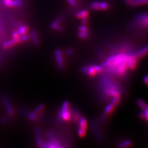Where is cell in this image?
<instances>
[{"label": "cell", "instance_id": "cell-31", "mask_svg": "<svg viewBox=\"0 0 148 148\" xmlns=\"http://www.w3.org/2000/svg\"><path fill=\"white\" fill-rule=\"evenodd\" d=\"M55 30H57V31H58L61 32V31H63L64 30V28H63V27L62 26H61V25H58L57 27L55 28Z\"/></svg>", "mask_w": 148, "mask_h": 148}, {"label": "cell", "instance_id": "cell-38", "mask_svg": "<svg viewBox=\"0 0 148 148\" xmlns=\"http://www.w3.org/2000/svg\"><path fill=\"white\" fill-rule=\"evenodd\" d=\"M129 1V0H125V1L126 2V3H127V2H128Z\"/></svg>", "mask_w": 148, "mask_h": 148}, {"label": "cell", "instance_id": "cell-35", "mask_svg": "<svg viewBox=\"0 0 148 148\" xmlns=\"http://www.w3.org/2000/svg\"><path fill=\"white\" fill-rule=\"evenodd\" d=\"M42 147L44 148H48V147H47V143H42Z\"/></svg>", "mask_w": 148, "mask_h": 148}, {"label": "cell", "instance_id": "cell-12", "mask_svg": "<svg viewBox=\"0 0 148 148\" xmlns=\"http://www.w3.org/2000/svg\"><path fill=\"white\" fill-rule=\"evenodd\" d=\"M4 5L7 7H21L23 5V2L22 0H11L6 2L3 3Z\"/></svg>", "mask_w": 148, "mask_h": 148}, {"label": "cell", "instance_id": "cell-32", "mask_svg": "<svg viewBox=\"0 0 148 148\" xmlns=\"http://www.w3.org/2000/svg\"><path fill=\"white\" fill-rule=\"evenodd\" d=\"M66 52H67V53L69 55H72L73 54V50L71 49H70V48H68L67 49V51H66Z\"/></svg>", "mask_w": 148, "mask_h": 148}, {"label": "cell", "instance_id": "cell-10", "mask_svg": "<svg viewBox=\"0 0 148 148\" xmlns=\"http://www.w3.org/2000/svg\"><path fill=\"white\" fill-rule=\"evenodd\" d=\"M138 61V59L135 54H129L127 61L128 69L131 70H134L137 66Z\"/></svg>", "mask_w": 148, "mask_h": 148}, {"label": "cell", "instance_id": "cell-34", "mask_svg": "<svg viewBox=\"0 0 148 148\" xmlns=\"http://www.w3.org/2000/svg\"><path fill=\"white\" fill-rule=\"evenodd\" d=\"M7 120V118H6V117H3V118L2 119V120H1V122L2 123H6Z\"/></svg>", "mask_w": 148, "mask_h": 148}, {"label": "cell", "instance_id": "cell-9", "mask_svg": "<svg viewBox=\"0 0 148 148\" xmlns=\"http://www.w3.org/2000/svg\"><path fill=\"white\" fill-rule=\"evenodd\" d=\"M137 21L139 26L143 28H148V14L143 13L138 15L137 17Z\"/></svg>", "mask_w": 148, "mask_h": 148}, {"label": "cell", "instance_id": "cell-24", "mask_svg": "<svg viewBox=\"0 0 148 148\" xmlns=\"http://www.w3.org/2000/svg\"><path fill=\"white\" fill-rule=\"evenodd\" d=\"M28 118L31 121H35L37 119V114L35 111L31 112L28 115Z\"/></svg>", "mask_w": 148, "mask_h": 148}, {"label": "cell", "instance_id": "cell-37", "mask_svg": "<svg viewBox=\"0 0 148 148\" xmlns=\"http://www.w3.org/2000/svg\"><path fill=\"white\" fill-rule=\"evenodd\" d=\"M11 1V0H3V3H4V2H8V1Z\"/></svg>", "mask_w": 148, "mask_h": 148}, {"label": "cell", "instance_id": "cell-25", "mask_svg": "<svg viewBox=\"0 0 148 148\" xmlns=\"http://www.w3.org/2000/svg\"><path fill=\"white\" fill-rule=\"evenodd\" d=\"M30 37H31V36L27 34L21 35V36H20V42H25L28 40H29Z\"/></svg>", "mask_w": 148, "mask_h": 148}, {"label": "cell", "instance_id": "cell-1", "mask_svg": "<svg viewBox=\"0 0 148 148\" xmlns=\"http://www.w3.org/2000/svg\"><path fill=\"white\" fill-rule=\"evenodd\" d=\"M129 54L123 52L111 55L104 61L101 66L103 70L114 74L118 77H123L128 71V61Z\"/></svg>", "mask_w": 148, "mask_h": 148}, {"label": "cell", "instance_id": "cell-21", "mask_svg": "<svg viewBox=\"0 0 148 148\" xmlns=\"http://www.w3.org/2000/svg\"><path fill=\"white\" fill-rule=\"evenodd\" d=\"M61 20H62V18H61V17H58V18H57L56 19H55L54 21L51 24V27L52 29L55 30L56 27H57L58 25H60V23H61Z\"/></svg>", "mask_w": 148, "mask_h": 148}, {"label": "cell", "instance_id": "cell-16", "mask_svg": "<svg viewBox=\"0 0 148 148\" xmlns=\"http://www.w3.org/2000/svg\"><path fill=\"white\" fill-rule=\"evenodd\" d=\"M36 142L39 147H42V141L41 137V131L40 128H37L36 129Z\"/></svg>", "mask_w": 148, "mask_h": 148}, {"label": "cell", "instance_id": "cell-30", "mask_svg": "<svg viewBox=\"0 0 148 148\" xmlns=\"http://www.w3.org/2000/svg\"><path fill=\"white\" fill-rule=\"evenodd\" d=\"M88 18H85L81 19V24L83 25H87V24L88 23Z\"/></svg>", "mask_w": 148, "mask_h": 148}, {"label": "cell", "instance_id": "cell-33", "mask_svg": "<svg viewBox=\"0 0 148 148\" xmlns=\"http://www.w3.org/2000/svg\"><path fill=\"white\" fill-rule=\"evenodd\" d=\"M143 81L145 85L148 86V75H147L143 79Z\"/></svg>", "mask_w": 148, "mask_h": 148}, {"label": "cell", "instance_id": "cell-4", "mask_svg": "<svg viewBox=\"0 0 148 148\" xmlns=\"http://www.w3.org/2000/svg\"><path fill=\"white\" fill-rule=\"evenodd\" d=\"M59 118L65 121H69L71 119V114L69 103L67 101H64L63 103L61 111L59 114Z\"/></svg>", "mask_w": 148, "mask_h": 148}, {"label": "cell", "instance_id": "cell-28", "mask_svg": "<svg viewBox=\"0 0 148 148\" xmlns=\"http://www.w3.org/2000/svg\"><path fill=\"white\" fill-rule=\"evenodd\" d=\"M67 3L72 7H76L77 5V1L76 0H67Z\"/></svg>", "mask_w": 148, "mask_h": 148}, {"label": "cell", "instance_id": "cell-11", "mask_svg": "<svg viewBox=\"0 0 148 148\" xmlns=\"http://www.w3.org/2000/svg\"><path fill=\"white\" fill-rule=\"evenodd\" d=\"M3 101L5 107L6 108V110L8 113V114L10 116H13L14 114L13 109L12 107V105L11 104V102L9 101V99L6 95L3 96Z\"/></svg>", "mask_w": 148, "mask_h": 148}, {"label": "cell", "instance_id": "cell-18", "mask_svg": "<svg viewBox=\"0 0 148 148\" xmlns=\"http://www.w3.org/2000/svg\"><path fill=\"white\" fill-rule=\"evenodd\" d=\"M137 104L138 105L139 108H141L142 110L144 111L148 110V105L147 104V103L142 100L141 99H138L137 100Z\"/></svg>", "mask_w": 148, "mask_h": 148}, {"label": "cell", "instance_id": "cell-36", "mask_svg": "<svg viewBox=\"0 0 148 148\" xmlns=\"http://www.w3.org/2000/svg\"><path fill=\"white\" fill-rule=\"evenodd\" d=\"M2 59V55L1 54H0V61H1Z\"/></svg>", "mask_w": 148, "mask_h": 148}, {"label": "cell", "instance_id": "cell-14", "mask_svg": "<svg viewBox=\"0 0 148 148\" xmlns=\"http://www.w3.org/2000/svg\"><path fill=\"white\" fill-rule=\"evenodd\" d=\"M20 42H21L20 39H13L12 40L7 41L6 42H5L3 44V48L5 49H8L11 47H13L15 45L18 44Z\"/></svg>", "mask_w": 148, "mask_h": 148}, {"label": "cell", "instance_id": "cell-15", "mask_svg": "<svg viewBox=\"0 0 148 148\" xmlns=\"http://www.w3.org/2000/svg\"><path fill=\"white\" fill-rule=\"evenodd\" d=\"M127 3L130 6L133 7L140 6L142 5H148V0H129Z\"/></svg>", "mask_w": 148, "mask_h": 148}, {"label": "cell", "instance_id": "cell-6", "mask_svg": "<svg viewBox=\"0 0 148 148\" xmlns=\"http://www.w3.org/2000/svg\"><path fill=\"white\" fill-rule=\"evenodd\" d=\"M121 101V98L120 97H115L112 98L111 101L108 104V105L106 107L104 110V114L105 115H109L111 114L115 109L117 107V105L120 103Z\"/></svg>", "mask_w": 148, "mask_h": 148}, {"label": "cell", "instance_id": "cell-26", "mask_svg": "<svg viewBox=\"0 0 148 148\" xmlns=\"http://www.w3.org/2000/svg\"><path fill=\"white\" fill-rule=\"evenodd\" d=\"M44 109V105H43V104H40V105H39L36 109H35V110H34V111L37 114H39L40 113H41L42 110H43V109Z\"/></svg>", "mask_w": 148, "mask_h": 148}, {"label": "cell", "instance_id": "cell-22", "mask_svg": "<svg viewBox=\"0 0 148 148\" xmlns=\"http://www.w3.org/2000/svg\"><path fill=\"white\" fill-rule=\"evenodd\" d=\"M132 145V142L129 140H127L120 143L119 144V147L120 148H128L131 147Z\"/></svg>", "mask_w": 148, "mask_h": 148}, {"label": "cell", "instance_id": "cell-39", "mask_svg": "<svg viewBox=\"0 0 148 148\" xmlns=\"http://www.w3.org/2000/svg\"><path fill=\"white\" fill-rule=\"evenodd\" d=\"M146 120H147V121H148V117L147 118V119H146Z\"/></svg>", "mask_w": 148, "mask_h": 148}, {"label": "cell", "instance_id": "cell-8", "mask_svg": "<svg viewBox=\"0 0 148 148\" xmlns=\"http://www.w3.org/2000/svg\"><path fill=\"white\" fill-rule=\"evenodd\" d=\"M54 54L55 57V59L57 66L59 69L62 70L64 67V59H63V53L60 49H56L54 52Z\"/></svg>", "mask_w": 148, "mask_h": 148}, {"label": "cell", "instance_id": "cell-17", "mask_svg": "<svg viewBox=\"0 0 148 148\" xmlns=\"http://www.w3.org/2000/svg\"><path fill=\"white\" fill-rule=\"evenodd\" d=\"M76 17L77 19H82L85 18L89 17V12L87 9H82L77 12Z\"/></svg>", "mask_w": 148, "mask_h": 148}, {"label": "cell", "instance_id": "cell-3", "mask_svg": "<svg viewBox=\"0 0 148 148\" xmlns=\"http://www.w3.org/2000/svg\"><path fill=\"white\" fill-rule=\"evenodd\" d=\"M82 71L84 74L87 75L89 77H94L97 74L103 72V67L99 65H90L82 67Z\"/></svg>", "mask_w": 148, "mask_h": 148}, {"label": "cell", "instance_id": "cell-7", "mask_svg": "<svg viewBox=\"0 0 148 148\" xmlns=\"http://www.w3.org/2000/svg\"><path fill=\"white\" fill-rule=\"evenodd\" d=\"M88 123L87 119L85 117H82L79 122V127L77 128V134L81 138H83L86 134Z\"/></svg>", "mask_w": 148, "mask_h": 148}, {"label": "cell", "instance_id": "cell-23", "mask_svg": "<svg viewBox=\"0 0 148 148\" xmlns=\"http://www.w3.org/2000/svg\"><path fill=\"white\" fill-rule=\"evenodd\" d=\"M78 36L83 39H87L88 37H89V34L88 33V32H82V31H79L77 33Z\"/></svg>", "mask_w": 148, "mask_h": 148}, {"label": "cell", "instance_id": "cell-27", "mask_svg": "<svg viewBox=\"0 0 148 148\" xmlns=\"http://www.w3.org/2000/svg\"><path fill=\"white\" fill-rule=\"evenodd\" d=\"M78 30L79 31H82V32H88V27H86V25H81L78 27Z\"/></svg>", "mask_w": 148, "mask_h": 148}, {"label": "cell", "instance_id": "cell-29", "mask_svg": "<svg viewBox=\"0 0 148 148\" xmlns=\"http://www.w3.org/2000/svg\"><path fill=\"white\" fill-rule=\"evenodd\" d=\"M12 39H20V35L18 33V31H14L12 33Z\"/></svg>", "mask_w": 148, "mask_h": 148}, {"label": "cell", "instance_id": "cell-20", "mask_svg": "<svg viewBox=\"0 0 148 148\" xmlns=\"http://www.w3.org/2000/svg\"><path fill=\"white\" fill-rule=\"evenodd\" d=\"M29 28L27 27V25H23L21 26L18 30V33L19 34L20 36L25 35V34H27L28 31H29Z\"/></svg>", "mask_w": 148, "mask_h": 148}, {"label": "cell", "instance_id": "cell-2", "mask_svg": "<svg viewBox=\"0 0 148 148\" xmlns=\"http://www.w3.org/2000/svg\"><path fill=\"white\" fill-rule=\"evenodd\" d=\"M103 92L108 98H113L115 97H120L121 91L118 85L108 78H104L101 80Z\"/></svg>", "mask_w": 148, "mask_h": 148}, {"label": "cell", "instance_id": "cell-13", "mask_svg": "<svg viewBox=\"0 0 148 148\" xmlns=\"http://www.w3.org/2000/svg\"><path fill=\"white\" fill-rule=\"evenodd\" d=\"M138 60L141 59L148 55V46L143 47L135 53Z\"/></svg>", "mask_w": 148, "mask_h": 148}, {"label": "cell", "instance_id": "cell-5", "mask_svg": "<svg viewBox=\"0 0 148 148\" xmlns=\"http://www.w3.org/2000/svg\"><path fill=\"white\" fill-rule=\"evenodd\" d=\"M90 7L94 11H107L110 8V5L106 1H95L90 4Z\"/></svg>", "mask_w": 148, "mask_h": 148}, {"label": "cell", "instance_id": "cell-19", "mask_svg": "<svg viewBox=\"0 0 148 148\" xmlns=\"http://www.w3.org/2000/svg\"><path fill=\"white\" fill-rule=\"evenodd\" d=\"M31 38L33 41L34 45L35 46H37L39 44V41L38 38V35L37 31L35 30H33L31 31Z\"/></svg>", "mask_w": 148, "mask_h": 148}]
</instances>
